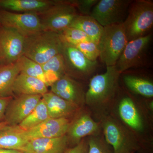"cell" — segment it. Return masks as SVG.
Here are the masks:
<instances>
[{"label":"cell","instance_id":"26","mask_svg":"<svg viewBox=\"0 0 153 153\" xmlns=\"http://www.w3.org/2000/svg\"><path fill=\"white\" fill-rule=\"evenodd\" d=\"M49 118L47 106L42 99L31 113L18 126L23 130H28L39 125Z\"/></svg>","mask_w":153,"mask_h":153},{"label":"cell","instance_id":"6","mask_svg":"<svg viewBox=\"0 0 153 153\" xmlns=\"http://www.w3.org/2000/svg\"><path fill=\"white\" fill-rule=\"evenodd\" d=\"M152 34L128 41L115 65L120 74L134 68L146 67L149 63V56Z\"/></svg>","mask_w":153,"mask_h":153},{"label":"cell","instance_id":"32","mask_svg":"<svg viewBox=\"0 0 153 153\" xmlns=\"http://www.w3.org/2000/svg\"><path fill=\"white\" fill-rule=\"evenodd\" d=\"M88 145L87 138H85L78 144L71 148H68L65 153H88Z\"/></svg>","mask_w":153,"mask_h":153},{"label":"cell","instance_id":"36","mask_svg":"<svg viewBox=\"0 0 153 153\" xmlns=\"http://www.w3.org/2000/svg\"><path fill=\"white\" fill-rule=\"evenodd\" d=\"M1 25H0V27H1Z\"/></svg>","mask_w":153,"mask_h":153},{"label":"cell","instance_id":"23","mask_svg":"<svg viewBox=\"0 0 153 153\" xmlns=\"http://www.w3.org/2000/svg\"><path fill=\"white\" fill-rule=\"evenodd\" d=\"M20 73L18 61L9 64H0V96H13V86Z\"/></svg>","mask_w":153,"mask_h":153},{"label":"cell","instance_id":"1","mask_svg":"<svg viewBox=\"0 0 153 153\" xmlns=\"http://www.w3.org/2000/svg\"><path fill=\"white\" fill-rule=\"evenodd\" d=\"M62 47L59 33L43 30L25 37L23 55L42 65L61 53Z\"/></svg>","mask_w":153,"mask_h":153},{"label":"cell","instance_id":"19","mask_svg":"<svg viewBox=\"0 0 153 153\" xmlns=\"http://www.w3.org/2000/svg\"><path fill=\"white\" fill-rule=\"evenodd\" d=\"M55 0H0V9L18 13H41L54 4Z\"/></svg>","mask_w":153,"mask_h":153},{"label":"cell","instance_id":"17","mask_svg":"<svg viewBox=\"0 0 153 153\" xmlns=\"http://www.w3.org/2000/svg\"><path fill=\"white\" fill-rule=\"evenodd\" d=\"M118 110L121 119L131 129L137 132L143 131V119L131 97L126 95L121 98Z\"/></svg>","mask_w":153,"mask_h":153},{"label":"cell","instance_id":"35","mask_svg":"<svg viewBox=\"0 0 153 153\" xmlns=\"http://www.w3.org/2000/svg\"><path fill=\"white\" fill-rule=\"evenodd\" d=\"M7 123L5 121H3L1 122H0V129L3 128L5 127L6 126H7Z\"/></svg>","mask_w":153,"mask_h":153},{"label":"cell","instance_id":"11","mask_svg":"<svg viewBox=\"0 0 153 153\" xmlns=\"http://www.w3.org/2000/svg\"><path fill=\"white\" fill-rule=\"evenodd\" d=\"M25 38L16 30L0 27V64L17 62L24 54Z\"/></svg>","mask_w":153,"mask_h":153},{"label":"cell","instance_id":"15","mask_svg":"<svg viewBox=\"0 0 153 153\" xmlns=\"http://www.w3.org/2000/svg\"><path fill=\"white\" fill-rule=\"evenodd\" d=\"M71 121L69 119L50 118L37 126L23 130V135L28 140L41 138H54L66 135Z\"/></svg>","mask_w":153,"mask_h":153},{"label":"cell","instance_id":"16","mask_svg":"<svg viewBox=\"0 0 153 153\" xmlns=\"http://www.w3.org/2000/svg\"><path fill=\"white\" fill-rule=\"evenodd\" d=\"M68 145L66 135L29 140L21 151L25 153H65Z\"/></svg>","mask_w":153,"mask_h":153},{"label":"cell","instance_id":"33","mask_svg":"<svg viewBox=\"0 0 153 153\" xmlns=\"http://www.w3.org/2000/svg\"><path fill=\"white\" fill-rule=\"evenodd\" d=\"M13 97H2L0 96V122L4 121L5 113L9 102Z\"/></svg>","mask_w":153,"mask_h":153},{"label":"cell","instance_id":"22","mask_svg":"<svg viewBox=\"0 0 153 153\" xmlns=\"http://www.w3.org/2000/svg\"><path fill=\"white\" fill-rule=\"evenodd\" d=\"M122 74H123V79L124 83L129 90L144 97L152 98V80L142 75L129 72L128 73L126 71Z\"/></svg>","mask_w":153,"mask_h":153},{"label":"cell","instance_id":"18","mask_svg":"<svg viewBox=\"0 0 153 153\" xmlns=\"http://www.w3.org/2000/svg\"><path fill=\"white\" fill-rule=\"evenodd\" d=\"M50 118H68L76 114L80 108L51 91L42 95Z\"/></svg>","mask_w":153,"mask_h":153},{"label":"cell","instance_id":"5","mask_svg":"<svg viewBox=\"0 0 153 153\" xmlns=\"http://www.w3.org/2000/svg\"><path fill=\"white\" fill-rule=\"evenodd\" d=\"M128 42L123 23L103 27L98 44L101 62L106 67L115 66Z\"/></svg>","mask_w":153,"mask_h":153},{"label":"cell","instance_id":"12","mask_svg":"<svg viewBox=\"0 0 153 153\" xmlns=\"http://www.w3.org/2000/svg\"><path fill=\"white\" fill-rule=\"evenodd\" d=\"M42 99L41 95H18L9 102L5 113L4 121L15 126L26 118Z\"/></svg>","mask_w":153,"mask_h":153},{"label":"cell","instance_id":"8","mask_svg":"<svg viewBox=\"0 0 153 153\" xmlns=\"http://www.w3.org/2000/svg\"><path fill=\"white\" fill-rule=\"evenodd\" d=\"M61 53L64 60L65 74L76 80L90 79L97 70V61L88 60L74 45L63 41Z\"/></svg>","mask_w":153,"mask_h":153},{"label":"cell","instance_id":"4","mask_svg":"<svg viewBox=\"0 0 153 153\" xmlns=\"http://www.w3.org/2000/svg\"><path fill=\"white\" fill-rule=\"evenodd\" d=\"M100 125L105 139L115 153H134L139 149V143L134 132L116 119L103 117Z\"/></svg>","mask_w":153,"mask_h":153},{"label":"cell","instance_id":"10","mask_svg":"<svg viewBox=\"0 0 153 153\" xmlns=\"http://www.w3.org/2000/svg\"><path fill=\"white\" fill-rule=\"evenodd\" d=\"M0 25L16 30L25 38L43 30L36 13H18L0 9Z\"/></svg>","mask_w":153,"mask_h":153},{"label":"cell","instance_id":"2","mask_svg":"<svg viewBox=\"0 0 153 153\" xmlns=\"http://www.w3.org/2000/svg\"><path fill=\"white\" fill-rule=\"evenodd\" d=\"M120 75L115 66H107L104 73L94 75L85 93V104L100 106L110 101L118 91Z\"/></svg>","mask_w":153,"mask_h":153},{"label":"cell","instance_id":"9","mask_svg":"<svg viewBox=\"0 0 153 153\" xmlns=\"http://www.w3.org/2000/svg\"><path fill=\"white\" fill-rule=\"evenodd\" d=\"M132 0H100L90 16L103 27L123 24L127 16Z\"/></svg>","mask_w":153,"mask_h":153},{"label":"cell","instance_id":"21","mask_svg":"<svg viewBox=\"0 0 153 153\" xmlns=\"http://www.w3.org/2000/svg\"><path fill=\"white\" fill-rule=\"evenodd\" d=\"M28 141L18 125H7L0 129V149L20 151Z\"/></svg>","mask_w":153,"mask_h":153},{"label":"cell","instance_id":"3","mask_svg":"<svg viewBox=\"0 0 153 153\" xmlns=\"http://www.w3.org/2000/svg\"><path fill=\"white\" fill-rule=\"evenodd\" d=\"M123 25L128 42L150 33L153 25V1H133Z\"/></svg>","mask_w":153,"mask_h":153},{"label":"cell","instance_id":"7","mask_svg":"<svg viewBox=\"0 0 153 153\" xmlns=\"http://www.w3.org/2000/svg\"><path fill=\"white\" fill-rule=\"evenodd\" d=\"M37 14L43 30L57 33L70 27L79 15L70 0H55L54 4Z\"/></svg>","mask_w":153,"mask_h":153},{"label":"cell","instance_id":"13","mask_svg":"<svg viewBox=\"0 0 153 153\" xmlns=\"http://www.w3.org/2000/svg\"><path fill=\"white\" fill-rule=\"evenodd\" d=\"M101 125L94 120L87 112H79L71 121L66 135L68 145L72 147L83 138L100 134Z\"/></svg>","mask_w":153,"mask_h":153},{"label":"cell","instance_id":"14","mask_svg":"<svg viewBox=\"0 0 153 153\" xmlns=\"http://www.w3.org/2000/svg\"><path fill=\"white\" fill-rule=\"evenodd\" d=\"M51 91L80 108L85 104V92L76 79L64 74L50 86Z\"/></svg>","mask_w":153,"mask_h":153},{"label":"cell","instance_id":"24","mask_svg":"<svg viewBox=\"0 0 153 153\" xmlns=\"http://www.w3.org/2000/svg\"><path fill=\"white\" fill-rule=\"evenodd\" d=\"M77 28L86 34L91 40L98 44L103 27L90 16L79 15L70 27Z\"/></svg>","mask_w":153,"mask_h":153},{"label":"cell","instance_id":"28","mask_svg":"<svg viewBox=\"0 0 153 153\" xmlns=\"http://www.w3.org/2000/svg\"><path fill=\"white\" fill-rule=\"evenodd\" d=\"M88 153H115L112 147L100 134L87 137Z\"/></svg>","mask_w":153,"mask_h":153},{"label":"cell","instance_id":"29","mask_svg":"<svg viewBox=\"0 0 153 153\" xmlns=\"http://www.w3.org/2000/svg\"><path fill=\"white\" fill-rule=\"evenodd\" d=\"M58 33L62 41L73 45L92 41L84 32L76 28L68 27Z\"/></svg>","mask_w":153,"mask_h":153},{"label":"cell","instance_id":"30","mask_svg":"<svg viewBox=\"0 0 153 153\" xmlns=\"http://www.w3.org/2000/svg\"><path fill=\"white\" fill-rule=\"evenodd\" d=\"M74 46L91 61H97V58L99 57L100 50L98 44L94 41H85Z\"/></svg>","mask_w":153,"mask_h":153},{"label":"cell","instance_id":"25","mask_svg":"<svg viewBox=\"0 0 153 153\" xmlns=\"http://www.w3.org/2000/svg\"><path fill=\"white\" fill-rule=\"evenodd\" d=\"M41 66L49 86L65 74L64 60L61 53L54 56Z\"/></svg>","mask_w":153,"mask_h":153},{"label":"cell","instance_id":"34","mask_svg":"<svg viewBox=\"0 0 153 153\" xmlns=\"http://www.w3.org/2000/svg\"><path fill=\"white\" fill-rule=\"evenodd\" d=\"M0 153H25L22 151L17 150L6 149H0Z\"/></svg>","mask_w":153,"mask_h":153},{"label":"cell","instance_id":"31","mask_svg":"<svg viewBox=\"0 0 153 153\" xmlns=\"http://www.w3.org/2000/svg\"><path fill=\"white\" fill-rule=\"evenodd\" d=\"M79 15L90 16L91 11L99 0H70Z\"/></svg>","mask_w":153,"mask_h":153},{"label":"cell","instance_id":"20","mask_svg":"<svg viewBox=\"0 0 153 153\" xmlns=\"http://www.w3.org/2000/svg\"><path fill=\"white\" fill-rule=\"evenodd\" d=\"M48 86L41 79L20 73L15 79L13 93L17 95H41L48 92Z\"/></svg>","mask_w":153,"mask_h":153},{"label":"cell","instance_id":"27","mask_svg":"<svg viewBox=\"0 0 153 153\" xmlns=\"http://www.w3.org/2000/svg\"><path fill=\"white\" fill-rule=\"evenodd\" d=\"M17 61L20 67V73L41 79L49 87L41 65L24 55Z\"/></svg>","mask_w":153,"mask_h":153}]
</instances>
